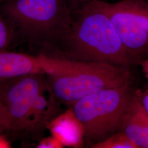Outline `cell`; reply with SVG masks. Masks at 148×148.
I'll return each mask as SVG.
<instances>
[{
    "mask_svg": "<svg viewBox=\"0 0 148 148\" xmlns=\"http://www.w3.org/2000/svg\"><path fill=\"white\" fill-rule=\"evenodd\" d=\"M75 12L76 18L58 45L60 54L54 57L127 67L131 59L98 1L91 0Z\"/></svg>",
    "mask_w": 148,
    "mask_h": 148,
    "instance_id": "cell-1",
    "label": "cell"
},
{
    "mask_svg": "<svg viewBox=\"0 0 148 148\" xmlns=\"http://www.w3.org/2000/svg\"><path fill=\"white\" fill-rule=\"evenodd\" d=\"M48 85L56 98L67 106L101 90L129 85L126 67L94 62L38 56Z\"/></svg>",
    "mask_w": 148,
    "mask_h": 148,
    "instance_id": "cell-2",
    "label": "cell"
},
{
    "mask_svg": "<svg viewBox=\"0 0 148 148\" xmlns=\"http://www.w3.org/2000/svg\"><path fill=\"white\" fill-rule=\"evenodd\" d=\"M50 90L44 73L0 79V101L6 106L10 131L38 138L59 115V101Z\"/></svg>",
    "mask_w": 148,
    "mask_h": 148,
    "instance_id": "cell-3",
    "label": "cell"
},
{
    "mask_svg": "<svg viewBox=\"0 0 148 148\" xmlns=\"http://www.w3.org/2000/svg\"><path fill=\"white\" fill-rule=\"evenodd\" d=\"M2 12L25 41L43 48L57 46L73 20L66 0H10Z\"/></svg>",
    "mask_w": 148,
    "mask_h": 148,
    "instance_id": "cell-4",
    "label": "cell"
},
{
    "mask_svg": "<svg viewBox=\"0 0 148 148\" xmlns=\"http://www.w3.org/2000/svg\"><path fill=\"white\" fill-rule=\"evenodd\" d=\"M133 97L129 85H125L101 90L71 106L85 142L92 146L121 129Z\"/></svg>",
    "mask_w": 148,
    "mask_h": 148,
    "instance_id": "cell-5",
    "label": "cell"
},
{
    "mask_svg": "<svg viewBox=\"0 0 148 148\" xmlns=\"http://www.w3.org/2000/svg\"><path fill=\"white\" fill-rule=\"evenodd\" d=\"M97 1L131 59L148 53V2L144 0H121L112 3Z\"/></svg>",
    "mask_w": 148,
    "mask_h": 148,
    "instance_id": "cell-6",
    "label": "cell"
},
{
    "mask_svg": "<svg viewBox=\"0 0 148 148\" xmlns=\"http://www.w3.org/2000/svg\"><path fill=\"white\" fill-rule=\"evenodd\" d=\"M121 129L138 148H148V113L137 97H133Z\"/></svg>",
    "mask_w": 148,
    "mask_h": 148,
    "instance_id": "cell-7",
    "label": "cell"
},
{
    "mask_svg": "<svg viewBox=\"0 0 148 148\" xmlns=\"http://www.w3.org/2000/svg\"><path fill=\"white\" fill-rule=\"evenodd\" d=\"M41 73L44 71L38 56L0 51V79Z\"/></svg>",
    "mask_w": 148,
    "mask_h": 148,
    "instance_id": "cell-8",
    "label": "cell"
},
{
    "mask_svg": "<svg viewBox=\"0 0 148 148\" xmlns=\"http://www.w3.org/2000/svg\"><path fill=\"white\" fill-rule=\"evenodd\" d=\"M47 129L63 147H78L84 139L82 127L71 108L55 117L48 123Z\"/></svg>",
    "mask_w": 148,
    "mask_h": 148,
    "instance_id": "cell-9",
    "label": "cell"
},
{
    "mask_svg": "<svg viewBox=\"0 0 148 148\" xmlns=\"http://www.w3.org/2000/svg\"><path fill=\"white\" fill-rule=\"evenodd\" d=\"M94 148H138L123 131L111 135L103 140L92 145Z\"/></svg>",
    "mask_w": 148,
    "mask_h": 148,
    "instance_id": "cell-10",
    "label": "cell"
},
{
    "mask_svg": "<svg viewBox=\"0 0 148 148\" xmlns=\"http://www.w3.org/2000/svg\"><path fill=\"white\" fill-rule=\"evenodd\" d=\"M11 28L2 18L0 17V51H5L11 42Z\"/></svg>",
    "mask_w": 148,
    "mask_h": 148,
    "instance_id": "cell-11",
    "label": "cell"
},
{
    "mask_svg": "<svg viewBox=\"0 0 148 148\" xmlns=\"http://www.w3.org/2000/svg\"><path fill=\"white\" fill-rule=\"evenodd\" d=\"M10 122L7 109L5 104L0 101V132L10 131Z\"/></svg>",
    "mask_w": 148,
    "mask_h": 148,
    "instance_id": "cell-12",
    "label": "cell"
},
{
    "mask_svg": "<svg viewBox=\"0 0 148 148\" xmlns=\"http://www.w3.org/2000/svg\"><path fill=\"white\" fill-rule=\"evenodd\" d=\"M63 145L56 138L51 137L44 138L41 140L37 148H63Z\"/></svg>",
    "mask_w": 148,
    "mask_h": 148,
    "instance_id": "cell-13",
    "label": "cell"
},
{
    "mask_svg": "<svg viewBox=\"0 0 148 148\" xmlns=\"http://www.w3.org/2000/svg\"><path fill=\"white\" fill-rule=\"evenodd\" d=\"M71 11H75L81 5L91 0H66Z\"/></svg>",
    "mask_w": 148,
    "mask_h": 148,
    "instance_id": "cell-14",
    "label": "cell"
},
{
    "mask_svg": "<svg viewBox=\"0 0 148 148\" xmlns=\"http://www.w3.org/2000/svg\"><path fill=\"white\" fill-rule=\"evenodd\" d=\"M10 145L8 142L6 140L5 138L0 136V148H8Z\"/></svg>",
    "mask_w": 148,
    "mask_h": 148,
    "instance_id": "cell-15",
    "label": "cell"
},
{
    "mask_svg": "<svg viewBox=\"0 0 148 148\" xmlns=\"http://www.w3.org/2000/svg\"><path fill=\"white\" fill-rule=\"evenodd\" d=\"M143 106L148 113V95L145 96L143 98Z\"/></svg>",
    "mask_w": 148,
    "mask_h": 148,
    "instance_id": "cell-16",
    "label": "cell"
},
{
    "mask_svg": "<svg viewBox=\"0 0 148 148\" xmlns=\"http://www.w3.org/2000/svg\"><path fill=\"white\" fill-rule=\"evenodd\" d=\"M0 1H1V0H0Z\"/></svg>",
    "mask_w": 148,
    "mask_h": 148,
    "instance_id": "cell-17",
    "label": "cell"
}]
</instances>
